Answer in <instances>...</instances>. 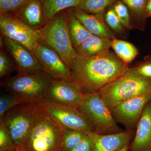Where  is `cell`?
I'll use <instances>...</instances> for the list:
<instances>
[{
	"mask_svg": "<svg viewBox=\"0 0 151 151\" xmlns=\"http://www.w3.org/2000/svg\"><path fill=\"white\" fill-rule=\"evenodd\" d=\"M128 64L110 50L94 56L78 57L69 68L72 80L84 95L97 93L129 69Z\"/></svg>",
	"mask_w": 151,
	"mask_h": 151,
	"instance_id": "1",
	"label": "cell"
},
{
	"mask_svg": "<svg viewBox=\"0 0 151 151\" xmlns=\"http://www.w3.org/2000/svg\"><path fill=\"white\" fill-rule=\"evenodd\" d=\"M151 92V79L131 68L122 76L105 85L98 93L110 110L134 97Z\"/></svg>",
	"mask_w": 151,
	"mask_h": 151,
	"instance_id": "2",
	"label": "cell"
},
{
	"mask_svg": "<svg viewBox=\"0 0 151 151\" xmlns=\"http://www.w3.org/2000/svg\"><path fill=\"white\" fill-rule=\"evenodd\" d=\"M47 114L39 102L29 101L9 110L0 119V123L7 129L14 145L20 149L29 131Z\"/></svg>",
	"mask_w": 151,
	"mask_h": 151,
	"instance_id": "3",
	"label": "cell"
},
{
	"mask_svg": "<svg viewBox=\"0 0 151 151\" xmlns=\"http://www.w3.org/2000/svg\"><path fill=\"white\" fill-rule=\"evenodd\" d=\"M64 128L47 114L34 126L25 138L22 151H61Z\"/></svg>",
	"mask_w": 151,
	"mask_h": 151,
	"instance_id": "4",
	"label": "cell"
},
{
	"mask_svg": "<svg viewBox=\"0 0 151 151\" xmlns=\"http://www.w3.org/2000/svg\"><path fill=\"white\" fill-rule=\"evenodd\" d=\"M40 43L56 52L68 67L79 56L73 48L68 29L66 15L55 17L45 27L38 30Z\"/></svg>",
	"mask_w": 151,
	"mask_h": 151,
	"instance_id": "5",
	"label": "cell"
},
{
	"mask_svg": "<svg viewBox=\"0 0 151 151\" xmlns=\"http://www.w3.org/2000/svg\"><path fill=\"white\" fill-rule=\"evenodd\" d=\"M78 109L99 134H109L122 132L111 110L98 92L84 95Z\"/></svg>",
	"mask_w": 151,
	"mask_h": 151,
	"instance_id": "6",
	"label": "cell"
},
{
	"mask_svg": "<svg viewBox=\"0 0 151 151\" xmlns=\"http://www.w3.org/2000/svg\"><path fill=\"white\" fill-rule=\"evenodd\" d=\"M53 79L45 72L36 74L19 72L3 81L1 86L7 93L22 95L39 102L45 98V90Z\"/></svg>",
	"mask_w": 151,
	"mask_h": 151,
	"instance_id": "7",
	"label": "cell"
},
{
	"mask_svg": "<svg viewBox=\"0 0 151 151\" xmlns=\"http://www.w3.org/2000/svg\"><path fill=\"white\" fill-rule=\"evenodd\" d=\"M39 102L49 116L63 128L84 132L88 134L96 133L92 124L78 108L63 106L46 98Z\"/></svg>",
	"mask_w": 151,
	"mask_h": 151,
	"instance_id": "8",
	"label": "cell"
},
{
	"mask_svg": "<svg viewBox=\"0 0 151 151\" xmlns=\"http://www.w3.org/2000/svg\"><path fill=\"white\" fill-rule=\"evenodd\" d=\"M0 29L3 36L21 44L34 53L40 43L38 30L7 14L1 15Z\"/></svg>",
	"mask_w": 151,
	"mask_h": 151,
	"instance_id": "9",
	"label": "cell"
},
{
	"mask_svg": "<svg viewBox=\"0 0 151 151\" xmlns=\"http://www.w3.org/2000/svg\"><path fill=\"white\" fill-rule=\"evenodd\" d=\"M45 97L63 106L78 108L84 95L73 80L53 78L45 90Z\"/></svg>",
	"mask_w": 151,
	"mask_h": 151,
	"instance_id": "10",
	"label": "cell"
},
{
	"mask_svg": "<svg viewBox=\"0 0 151 151\" xmlns=\"http://www.w3.org/2000/svg\"><path fill=\"white\" fill-rule=\"evenodd\" d=\"M151 100V92L127 100L111 110L116 122L124 125L129 129L137 127L145 106Z\"/></svg>",
	"mask_w": 151,
	"mask_h": 151,
	"instance_id": "11",
	"label": "cell"
},
{
	"mask_svg": "<svg viewBox=\"0 0 151 151\" xmlns=\"http://www.w3.org/2000/svg\"><path fill=\"white\" fill-rule=\"evenodd\" d=\"M3 36L4 45L14 60L19 72L29 74L45 72L33 52L17 42Z\"/></svg>",
	"mask_w": 151,
	"mask_h": 151,
	"instance_id": "12",
	"label": "cell"
},
{
	"mask_svg": "<svg viewBox=\"0 0 151 151\" xmlns=\"http://www.w3.org/2000/svg\"><path fill=\"white\" fill-rule=\"evenodd\" d=\"M34 54L44 71L53 78L72 80L69 68L50 47L40 43Z\"/></svg>",
	"mask_w": 151,
	"mask_h": 151,
	"instance_id": "13",
	"label": "cell"
},
{
	"mask_svg": "<svg viewBox=\"0 0 151 151\" xmlns=\"http://www.w3.org/2000/svg\"><path fill=\"white\" fill-rule=\"evenodd\" d=\"M137 128L130 151H151V100L145 106Z\"/></svg>",
	"mask_w": 151,
	"mask_h": 151,
	"instance_id": "14",
	"label": "cell"
},
{
	"mask_svg": "<svg viewBox=\"0 0 151 151\" xmlns=\"http://www.w3.org/2000/svg\"><path fill=\"white\" fill-rule=\"evenodd\" d=\"M69 11L93 35L111 40L115 38V35L105 23L104 17L87 13L77 7L72 8Z\"/></svg>",
	"mask_w": 151,
	"mask_h": 151,
	"instance_id": "15",
	"label": "cell"
},
{
	"mask_svg": "<svg viewBox=\"0 0 151 151\" xmlns=\"http://www.w3.org/2000/svg\"><path fill=\"white\" fill-rule=\"evenodd\" d=\"M133 132L129 131L109 134H96L92 151H118L129 144Z\"/></svg>",
	"mask_w": 151,
	"mask_h": 151,
	"instance_id": "16",
	"label": "cell"
},
{
	"mask_svg": "<svg viewBox=\"0 0 151 151\" xmlns=\"http://www.w3.org/2000/svg\"><path fill=\"white\" fill-rule=\"evenodd\" d=\"M112 40L92 35L83 42L75 50L80 56L88 57L94 56L109 50Z\"/></svg>",
	"mask_w": 151,
	"mask_h": 151,
	"instance_id": "17",
	"label": "cell"
},
{
	"mask_svg": "<svg viewBox=\"0 0 151 151\" xmlns=\"http://www.w3.org/2000/svg\"><path fill=\"white\" fill-rule=\"evenodd\" d=\"M43 7L41 0H30L19 14L20 19L35 29L42 23Z\"/></svg>",
	"mask_w": 151,
	"mask_h": 151,
	"instance_id": "18",
	"label": "cell"
},
{
	"mask_svg": "<svg viewBox=\"0 0 151 151\" xmlns=\"http://www.w3.org/2000/svg\"><path fill=\"white\" fill-rule=\"evenodd\" d=\"M66 17L68 33L72 45L75 50L93 35L70 11L66 14Z\"/></svg>",
	"mask_w": 151,
	"mask_h": 151,
	"instance_id": "19",
	"label": "cell"
},
{
	"mask_svg": "<svg viewBox=\"0 0 151 151\" xmlns=\"http://www.w3.org/2000/svg\"><path fill=\"white\" fill-rule=\"evenodd\" d=\"M82 0H42L44 16L51 21L58 13L65 9L77 7Z\"/></svg>",
	"mask_w": 151,
	"mask_h": 151,
	"instance_id": "20",
	"label": "cell"
},
{
	"mask_svg": "<svg viewBox=\"0 0 151 151\" xmlns=\"http://www.w3.org/2000/svg\"><path fill=\"white\" fill-rule=\"evenodd\" d=\"M124 3L129 10L131 18L137 22V26L141 30L145 27L146 7L149 0H120Z\"/></svg>",
	"mask_w": 151,
	"mask_h": 151,
	"instance_id": "21",
	"label": "cell"
},
{
	"mask_svg": "<svg viewBox=\"0 0 151 151\" xmlns=\"http://www.w3.org/2000/svg\"><path fill=\"white\" fill-rule=\"evenodd\" d=\"M111 47L119 58L125 63H130L139 54L138 49L132 43L126 41L113 39Z\"/></svg>",
	"mask_w": 151,
	"mask_h": 151,
	"instance_id": "22",
	"label": "cell"
},
{
	"mask_svg": "<svg viewBox=\"0 0 151 151\" xmlns=\"http://www.w3.org/2000/svg\"><path fill=\"white\" fill-rule=\"evenodd\" d=\"M116 0H82L77 7L87 13L104 17L106 9Z\"/></svg>",
	"mask_w": 151,
	"mask_h": 151,
	"instance_id": "23",
	"label": "cell"
},
{
	"mask_svg": "<svg viewBox=\"0 0 151 151\" xmlns=\"http://www.w3.org/2000/svg\"><path fill=\"white\" fill-rule=\"evenodd\" d=\"M32 101L22 95L1 93L0 96V119L11 109L26 102Z\"/></svg>",
	"mask_w": 151,
	"mask_h": 151,
	"instance_id": "24",
	"label": "cell"
},
{
	"mask_svg": "<svg viewBox=\"0 0 151 151\" xmlns=\"http://www.w3.org/2000/svg\"><path fill=\"white\" fill-rule=\"evenodd\" d=\"M64 131V141L61 151H69L72 150L87 135H89L84 132L65 128Z\"/></svg>",
	"mask_w": 151,
	"mask_h": 151,
	"instance_id": "25",
	"label": "cell"
},
{
	"mask_svg": "<svg viewBox=\"0 0 151 151\" xmlns=\"http://www.w3.org/2000/svg\"><path fill=\"white\" fill-rule=\"evenodd\" d=\"M113 7L124 27L131 29L132 18L129 10L127 6L120 0H116L113 4Z\"/></svg>",
	"mask_w": 151,
	"mask_h": 151,
	"instance_id": "26",
	"label": "cell"
},
{
	"mask_svg": "<svg viewBox=\"0 0 151 151\" xmlns=\"http://www.w3.org/2000/svg\"><path fill=\"white\" fill-rule=\"evenodd\" d=\"M106 24L115 32L121 34L124 31V26L113 8V5L106 9L104 14Z\"/></svg>",
	"mask_w": 151,
	"mask_h": 151,
	"instance_id": "27",
	"label": "cell"
},
{
	"mask_svg": "<svg viewBox=\"0 0 151 151\" xmlns=\"http://www.w3.org/2000/svg\"><path fill=\"white\" fill-rule=\"evenodd\" d=\"M17 149L14 145L9 132L0 123V151H12Z\"/></svg>",
	"mask_w": 151,
	"mask_h": 151,
	"instance_id": "28",
	"label": "cell"
},
{
	"mask_svg": "<svg viewBox=\"0 0 151 151\" xmlns=\"http://www.w3.org/2000/svg\"><path fill=\"white\" fill-rule=\"evenodd\" d=\"M30 0H0L1 15L21 9Z\"/></svg>",
	"mask_w": 151,
	"mask_h": 151,
	"instance_id": "29",
	"label": "cell"
},
{
	"mask_svg": "<svg viewBox=\"0 0 151 151\" xmlns=\"http://www.w3.org/2000/svg\"><path fill=\"white\" fill-rule=\"evenodd\" d=\"M134 68L139 74L151 79V55L145 56L143 61Z\"/></svg>",
	"mask_w": 151,
	"mask_h": 151,
	"instance_id": "30",
	"label": "cell"
},
{
	"mask_svg": "<svg viewBox=\"0 0 151 151\" xmlns=\"http://www.w3.org/2000/svg\"><path fill=\"white\" fill-rule=\"evenodd\" d=\"M97 133L87 135L74 148L69 151H92Z\"/></svg>",
	"mask_w": 151,
	"mask_h": 151,
	"instance_id": "31",
	"label": "cell"
},
{
	"mask_svg": "<svg viewBox=\"0 0 151 151\" xmlns=\"http://www.w3.org/2000/svg\"><path fill=\"white\" fill-rule=\"evenodd\" d=\"M13 70L10 60L2 50L0 52V76L1 78L8 75Z\"/></svg>",
	"mask_w": 151,
	"mask_h": 151,
	"instance_id": "32",
	"label": "cell"
},
{
	"mask_svg": "<svg viewBox=\"0 0 151 151\" xmlns=\"http://www.w3.org/2000/svg\"><path fill=\"white\" fill-rule=\"evenodd\" d=\"M146 14L147 17H151V1H149L146 7Z\"/></svg>",
	"mask_w": 151,
	"mask_h": 151,
	"instance_id": "33",
	"label": "cell"
},
{
	"mask_svg": "<svg viewBox=\"0 0 151 151\" xmlns=\"http://www.w3.org/2000/svg\"><path fill=\"white\" fill-rule=\"evenodd\" d=\"M129 144H128V145H126V146H124L123 148L121 149V150L118 151H129Z\"/></svg>",
	"mask_w": 151,
	"mask_h": 151,
	"instance_id": "34",
	"label": "cell"
},
{
	"mask_svg": "<svg viewBox=\"0 0 151 151\" xmlns=\"http://www.w3.org/2000/svg\"><path fill=\"white\" fill-rule=\"evenodd\" d=\"M17 151H22L21 150H20V149H18L17 150Z\"/></svg>",
	"mask_w": 151,
	"mask_h": 151,
	"instance_id": "35",
	"label": "cell"
},
{
	"mask_svg": "<svg viewBox=\"0 0 151 151\" xmlns=\"http://www.w3.org/2000/svg\"><path fill=\"white\" fill-rule=\"evenodd\" d=\"M17 150H18V149H17ZM17 150H14V151H17Z\"/></svg>",
	"mask_w": 151,
	"mask_h": 151,
	"instance_id": "36",
	"label": "cell"
},
{
	"mask_svg": "<svg viewBox=\"0 0 151 151\" xmlns=\"http://www.w3.org/2000/svg\"><path fill=\"white\" fill-rule=\"evenodd\" d=\"M149 1H151V0H149Z\"/></svg>",
	"mask_w": 151,
	"mask_h": 151,
	"instance_id": "37",
	"label": "cell"
}]
</instances>
